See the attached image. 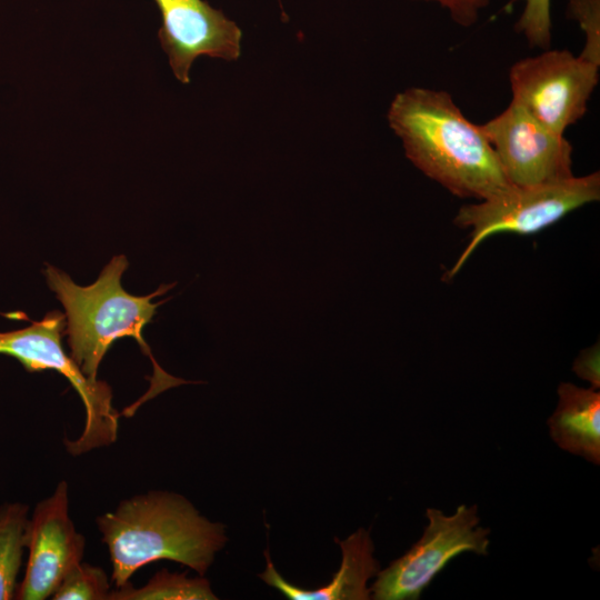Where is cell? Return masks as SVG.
<instances>
[{
	"label": "cell",
	"instance_id": "cell-10",
	"mask_svg": "<svg viewBox=\"0 0 600 600\" xmlns=\"http://www.w3.org/2000/svg\"><path fill=\"white\" fill-rule=\"evenodd\" d=\"M161 14L158 37L173 74L188 83L197 58L237 60L242 32L221 10L204 0H153Z\"/></svg>",
	"mask_w": 600,
	"mask_h": 600
},
{
	"label": "cell",
	"instance_id": "cell-15",
	"mask_svg": "<svg viewBox=\"0 0 600 600\" xmlns=\"http://www.w3.org/2000/svg\"><path fill=\"white\" fill-rule=\"evenodd\" d=\"M111 591L106 571L81 561L63 578L53 600H109Z\"/></svg>",
	"mask_w": 600,
	"mask_h": 600
},
{
	"label": "cell",
	"instance_id": "cell-9",
	"mask_svg": "<svg viewBox=\"0 0 600 600\" xmlns=\"http://www.w3.org/2000/svg\"><path fill=\"white\" fill-rule=\"evenodd\" d=\"M84 537L69 516V487L58 483L54 492L40 501L28 521L26 549L28 561L16 599L44 600L83 559Z\"/></svg>",
	"mask_w": 600,
	"mask_h": 600
},
{
	"label": "cell",
	"instance_id": "cell-7",
	"mask_svg": "<svg viewBox=\"0 0 600 600\" xmlns=\"http://www.w3.org/2000/svg\"><path fill=\"white\" fill-rule=\"evenodd\" d=\"M512 100L551 130L563 134L587 112L599 66L567 49H546L510 69Z\"/></svg>",
	"mask_w": 600,
	"mask_h": 600
},
{
	"label": "cell",
	"instance_id": "cell-13",
	"mask_svg": "<svg viewBox=\"0 0 600 600\" xmlns=\"http://www.w3.org/2000/svg\"><path fill=\"white\" fill-rule=\"evenodd\" d=\"M29 507L6 503L0 507V600L16 599L17 578L26 549Z\"/></svg>",
	"mask_w": 600,
	"mask_h": 600
},
{
	"label": "cell",
	"instance_id": "cell-17",
	"mask_svg": "<svg viewBox=\"0 0 600 600\" xmlns=\"http://www.w3.org/2000/svg\"><path fill=\"white\" fill-rule=\"evenodd\" d=\"M567 16L584 33L580 57L600 67V0H569Z\"/></svg>",
	"mask_w": 600,
	"mask_h": 600
},
{
	"label": "cell",
	"instance_id": "cell-8",
	"mask_svg": "<svg viewBox=\"0 0 600 600\" xmlns=\"http://www.w3.org/2000/svg\"><path fill=\"white\" fill-rule=\"evenodd\" d=\"M513 186L524 187L572 177L571 143L516 101L480 126Z\"/></svg>",
	"mask_w": 600,
	"mask_h": 600
},
{
	"label": "cell",
	"instance_id": "cell-11",
	"mask_svg": "<svg viewBox=\"0 0 600 600\" xmlns=\"http://www.w3.org/2000/svg\"><path fill=\"white\" fill-rule=\"evenodd\" d=\"M337 541L342 553L341 566L332 580L317 590H306L288 582L277 571L267 551V567L259 577L290 600L370 599L371 591L367 582L379 572L380 566L373 557L374 548L369 532L361 528L346 540Z\"/></svg>",
	"mask_w": 600,
	"mask_h": 600
},
{
	"label": "cell",
	"instance_id": "cell-14",
	"mask_svg": "<svg viewBox=\"0 0 600 600\" xmlns=\"http://www.w3.org/2000/svg\"><path fill=\"white\" fill-rule=\"evenodd\" d=\"M210 583L202 578H188L186 573H170L163 569L147 584L134 588L129 581L110 591L109 600H214Z\"/></svg>",
	"mask_w": 600,
	"mask_h": 600
},
{
	"label": "cell",
	"instance_id": "cell-5",
	"mask_svg": "<svg viewBox=\"0 0 600 600\" xmlns=\"http://www.w3.org/2000/svg\"><path fill=\"white\" fill-rule=\"evenodd\" d=\"M66 318L51 311L31 326L0 332V354L17 359L29 372L53 370L62 374L78 392L84 407V427L76 440H66L73 456L113 443L120 413L112 404V390L106 381L90 380L62 347Z\"/></svg>",
	"mask_w": 600,
	"mask_h": 600
},
{
	"label": "cell",
	"instance_id": "cell-19",
	"mask_svg": "<svg viewBox=\"0 0 600 600\" xmlns=\"http://www.w3.org/2000/svg\"><path fill=\"white\" fill-rule=\"evenodd\" d=\"M573 371L580 378L588 380L593 389H599V346H593L581 351L573 363Z\"/></svg>",
	"mask_w": 600,
	"mask_h": 600
},
{
	"label": "cell",
	"instance_id": "cell-1",
	"mask_svg": "<svg viewBox=\"0 0 600 600\" xmlns=\"http://www.w3.org/2000/svg\"><path fill=\"white\" fill-rule=\"evenodd\" d=\"M388 122L414 167L452 194L486 200L513 186L480 126L447 91L412 87L398 93Z\"/></svg>",
	"mask_w": 600,
	"mask_h": 600
},
{
	"label": "cell",
	"instance_id": "cell-16",
	"mask_svg": "<svg viewBox=\"0 0 600 600\" xmlns=\"http://www.w3.org/2000/svg\"><path fill=\"white\" fill-rule=\"evenodd\" d=\"M520 0H511L509 4ZM524 8L514 24L516 32L522 34L531 47L549 49L551 44V0H522Z\"/></svg>",
	"mask_w": 600,
	"mask_h": 600
},
{
	"label": "cell",
	"instance_id": "cell-2",
	"mask_svg": "<svg viewBox=\"0 0 600 600\" xmlns=\"http://www.w3.org/2000/svg\"><path fill=\"white\" fill-rule=\"evenodd\" d=\"M129 262L123 254L114 256L102 269L99 278L90 286H79L60 269L47 264L44 274L49 288L64 308L66 329L70 357L82 373L97 380L99 366L111 344L126 337L134 338L153 367L150 388L139 401L124 410L127 417L133 414L140 404L162 391L183 383H190L167 373L153 358L142 337L143 328L152 320L162 300H151L164 294L176 286L161 284L154 292L138 297L128 293L121 286V277Z\"/></svg>",
	"mask_w": 600,
	"mask_h": 600
},
{
	"label": "cell",
	"instance_id": "cell-4",
	"mask_svg": "<svg viewBox=\"0 0 600 600\" xmlns=\"http://www.w3.org/2000/svg\"><path fill=\"white\" fill-rule=\"evenodd\" d=\"M599 198L600 174L593 172L534 186H512L479 203L461 207L453 221L471 229L470 241L448 276L453 277L486 238L500 232L534 233Z\"/></svg>",
	"mask_w": 600,
	"mask_h": 600
},
{
	"label": "cell",
	"instance_id": "cell-6",
	"mask_svg": "<svg viewBox=\"0 0 600 600\" xmlns=\"http://www.w3.org/2000/svg\"><path fill=\"white\" fill-rule=\"evenodd\" d=\"M423 534L401 558L379 570L370 589L376 600L419 599L450 560L462 552L487 554L490 529L479 526L477 506L461 504L451 516L428 508Z\"/></svg>",
	"mask_w": 600,
	"mask_h": 600
},
{
	"label": "cell",
	"instance_id": "cell-3",
	"mask_svg": "<svg viewBox=\"0 0 600 600\" xmlns=\"http://www.w3.org/2000/svg\"><path fill=\"white\" fill-rule=\"evenodd\" d=\"M116 588L154 561L171 560L203 576L227 541L222 523L201 516L184 497L149 491L97 518Z\"/></svg>",
	"mask_w": 600,
	"mask_h": 600
},
{
	"label": "cell",
	"instance_id": "cell-12",
	"mask_svg": "<svg viewBox=\"0 0 600 600\" xmlns=\"http://www.w3.org/2000/svg\"><path fill=\"white\" fill-rule=\"evenodd\" d=\"M558 406L548 420L552 440L563 450L600 463V393L562 382Z\"/></svg>",
	"mask_w": 600,
	"mask_h": 600
},
{
	"label": "cell",
	"instance_id": "cell-18",
	"mask_svg": "<svg viewBox=\"0 0 600 600\" xmlns=\"http://www.w3.org/2000/svg\"><path fill=\"white\" fill-rule=\"evenodd\" d=\"M437 2L447 9L451 19L462 27L474 24L482 9L488 7L492 0H422Z\"/></svg>",
	"mask_w": 600,
	"mask_h": 600
}]
</instances>
